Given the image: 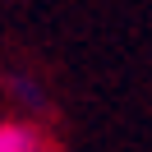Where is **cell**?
I'll return each instance as SVG.
<instances>
[{
    "label": "cell",
    "instance_id": "obj_1",
    "mask_svg": "<svg viewBox=\"0 0 152 152\" xmlns=\"http://www.w3.org/2000/svg\"><path fill=\"white\" fill-rule=\"evenodd\" d=\"M0 152H51L32 120H0Z\"/></svg>",
    "mask_w": 152,
    "mask_h": 152
}]
</instances>
